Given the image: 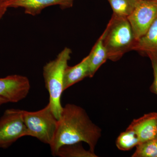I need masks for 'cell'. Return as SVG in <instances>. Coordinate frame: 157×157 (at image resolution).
<instances>
[{
    "instance_id": "6da1fadb",
    "label": "cell",
    "mask_w": 157,
    "mask_h": 157,
    "mask_svg": "<svg viewBox=\"0 0 157 157\" xmlns=\"http://www.w3.org/2000/svg\"><path fill=\"white\" fill-rule=\"evenodd\" d=\"M100 127L92 121L83 108L68 104L63 107L58 121L56 132L50 145L52 155L55 156L60 147L84 142L95 153L98 140L102 135Z\"/></svg>"
},
{
    "instance_id": "7a4b0ae2",
    "label": "cell",
    "mask_w": 157,
    "mask_h": 157,
    "mask_svg": "<svg viewBox=\"0 0 157 157\" xmlns=\"http://www.w3.org/2000/svg\"><path fill=\"white\" fill-rule=\"evenodd\" d=\"M102 36L108 59L113 62L133 50L137 41L128 18L113 14Z\"/></svg>"
},
{
    "instance_id": "3957f363",
    "label": "cell",
    "mask_w": 157,
    "mask_h": 157,
    "mask_svg": "<svg viewBox=\"0 0 157 157\" xmlns=\"http://www.w3.org/2000/svg\"><path fill=\"white\" fill-rule=\"evenodd\" d=\"M72 53L70 48L65 47L56 58L48 62L43 68L45 86L49 95L48 104L58 120L60 117L63 108L61 98L64 91V76Z\"/></svg>"
},
{
    "instance_id": "277c9868",
    "label": "cell",
    "mask_w": 157,
    "mask_h": 157,
    "mask_svg": "<svg viewBox=\"0 0 157 157\" xmlns=\"http://www.w3.org/2000/svg\"><path fill=\"white\" fill-rule=\"evenodd\" d=\"M23 118L28 136L50 146L56 132L58 120L54 115L49 104L38 111L24 110Z\"/></svg>"
},
{
    "instance_id": "5b68a950",
    "label": "cell",
    "mask_w": 157,
    "mask_h": 157,
    "mask_svg": "<svg viewBox=\"0 0 157 157\" xmlns=\"http://www.w3.org/2000/svg\"><path fill=\"white\" fill-rule=\"evenodd\" d=\"M24 110L6 109L0 118V148H8L19 138L28 136Z\"/></svg>"
},
{
    "instance_id": "8992f818",
    "label": "cell",
    "mask_w": 157,
    "mask_h": 157,
    "mask_svg": "<svg viewBox=\"0 0 157 157\" xmlns=\"http://www.w3.org/2000/svg\"><path fill=\"white\" fill-rule=\"evenodd\" d=\"M157 18V1L138 0L135 10L128 17L137 41Z\"/></svg>"
},
{
    "instance_id": "52a82bcc",
    "label": "cell",
    "mask_w": 157,
    "mask_h": 157,
    "mask_svg": "<svg viewBox=\"0 0 157 157\" xmlns=\"http://www.w3.org/2000/svg\"><path fill=\"white\" fill-rule=\"evenodd\" d=\"M30 88L29 80L25 76L12 75L0 78V97L8 103H17L23 100Z\"/></svg>"
},
{
    "instance_id": "ba28073f",
    "label": "cell",
    "mask_w": 157,
    "mask_h": 157,
    "mask_svg": "<svg viewBox=\"0 0 157 157\" xmlns=\"http://www.w3.org/2000/svg\"><path fill=\"white\" fill-rule=\"evenodd\" d=\"M75 0H11L7 4L8 8H21L25 14L36 16L47 7L58 6L62 9H68L73 6Z\"/></svg>"
},
{
    "instance_id": "9c48e42d",
    "label": "cell",
    "mask_w": 157,
    "mask_h": 157,
    "mask_svg": "<svg viewBox=\"0 0 157 157\" xmlns=\"http://www.w3.org/2000/svg\"><path fill=\"white\" fill-rule=\"evenodd\" d=\"M128 128L135 131L139 143L157 138V113H150L134 119Z\"/></svg>"
},
{
    "instance_id": "30bf717a",
    "label": "cell",
    "mask_w": 157,
    "mask_h": 157,
    "mask_svg": "<svg viewBox=\"0 0 157 157\" xmlns=\"http://www.w3.org/2000/svg\"><path fill=\"white\" fill-rule=\"evenodd\" d=\"M133 50L148 57L157 56V18L145 34L136 41Z\"/></svg>"
},
{
    "instance_id": "8fae6325",
    "label": "cell",
    "mask_w": 157,
    "mask_h": 157,
    "mask_svg": "<svg viewBox=\"0 0 157 157\" xmlns=\"http://www.w3.org/2000/svg\"><path fill=\"white\" fill-rule=\"evenodd\" d=\"M89 75V63L88 56L82 59L80 63L69 67L65 70L63 80V90L67 89L77 82L83 80Z\"/></svg>"
},
{
    "instance_id": "7c38bea8",
    "label": "cell",
    "mask_w": 157,
    "mask_h": 157,
    "mask_svg": "<svg viewBox=\"0 0 157 157\" xmlns=\"http://www.w3.org/2000/svg\"><path fill=\"white\" fill-rule=\"evenodd\" d=\"M88 56L89 63V77L92 78L98 69L108 59L107 51L103 43L102 35L98 39Z\"/></svg>"
},
{
    "instance_id": "4fadbf2b",
    "label": "cell",
    "mask_w": 157,
    "mask_h": 157,
    "mask_svg": "<svg viewBox=\"0 0 157 157\" xmlns=\"http://www.w3.org/2000/svg\"><path fill=\"white\" fill-rule=\"evenodd\" d=\"M98 157V155L89 150L83 148L81 142L62 145L58 149L55 157Z\"/></svg>"
},
{
    "instance_id": "5bb4252c",
    "label": "cell",
    "mask_w": 157,
    "mask_h": 157,
    "mask_svg": "<svg viewBox=\"0 0 157 157\" xmlns=\"http://www.w3.org/2000/svg\"><path fill=\"white\" fill-rule=\"evenodd\" d=\"M113 14L121 17H129L135 10L138 0H108Z\"/></svg>"
},
{
    "instance_id": "9a60e30c",
    "label": "cell",
    "mask_w": 157,
    "mask_h": 157,
    "mask_svg": "<svg viewBox=\"0 0 157 157\" xmlns=\"http://www.w3.org/2000/svg\"><path fill=\"white\" fill-rule=\"evenodd\" d=\"M139 143V139L136 133L128 128L124 132L121 133L116 141L118 149L123 151L130 150Z\"/></svg>"
},
{
    "instance_id": "2e32d148",
    "label": "cell",
    "mask_w": 157,
    "mask_h": 157,
    "mask_svg": "<svg viewBox=\"0 0 157 157\" xmlns=\"http://www.w3.org/2000/svg\"><path fill=\"white\" fill-rule=\"evenodd\" d=\"M136 147L132 157H157V137L139 143Z\"/></svg>"
},
{
    "instance_id": "e0dca14e",
    "label": "cell",
    "mask_w": 157,
    "mask_h": 157,
    "mask_svg": "<svg viewBox=\"0 0 157 157\" xmlns=\"http://www.w3.org/2000/svg\"><path fill=\"white\" fill-rule=\"evenodd\" d=\"M151 62L154 73V81L151 86V91L157 95V56L149 57Z\"/></svg>"
},
{
    "instance_id": "ac0fdd59",
    "label": "cell",
    "mask_w": 157,
    "mask_h": 157,
    "mask_svg": "<svg viewBox=\"0 0 157 157\" xmlns=\"http://www.w3.org/2000/svg\"><path fill=\"white\" fill-rule=\"evenodd\" d=\"M8 8L5 4L0 2V21L6 14Z\"/></svg>"
},
{
    "instance_id": "d6986e66",
    "label": "cell",
    "mask_w": 157,
    "mask_h": 157,
    "mask_svg": "<svg viewBox=\"0 0 157 157\" xmlns=\"http://www.w3.org/2000/svg\"><path fill=\"white\" fill-rule=\"evenodd\" d=\"M8 102L6 99H4V98H2V97H0V106L2 105L3 104H7Z\"/></svg>"
},
{
    "instance_id": "ffe728a7",
    "label": "cell",
    "mask_w": 157,
    "mask_h": 157,
    "mask_svg": "<svg viewBox=\"0 0 157 157\" xmlns=\"http://www.w3.org/2000/svg\"><path fill=\"white\" fill-rule=\"evenodd\" d=\"M10 1H11V0H0V2H1L3 3V4H5V5H6V6H7V4H8Z\"/></svg>"
},
{
    "instance_id": "44dd1931",
    "label": "cell",
    "mask_w": 157,
    "mask_h": 157,
    "mask_svg": "<svg viewBox=\"0 0 157 157\" xmlns=\"http://www.w3.org/2000/svg\"><path fill=\"white\" fill-rule=\"evenodd\" d=\"M144 1H157V0H144Z\"/></svg>"
}]
</instances>
